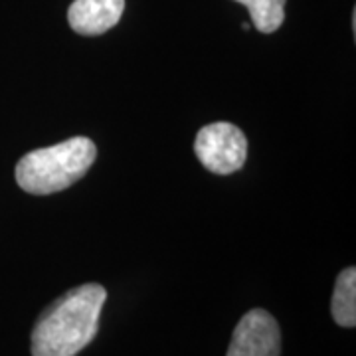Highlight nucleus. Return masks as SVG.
I'll list each match as a JSON object with an SVG mask.
<instances>
[{"label":"nucleus","mask_w":356,"mask_h":356,"mask_svg":"<svg viewBox=\"0 0 356 356\" xmlns=\"http://www.w3.org/2000/svg\"><path fill=\"white\" fill-rule=\"evenodd\" d=\"M281 331L266 309L248 311L236 325L228 356H280Z\"/></svg>","instance_id":"4"},{"label":"nucleus","mask_w":356,"mask_h":356,"mask_svg":"<svg viewBox=\"0 0 356 356\" xmlns=\"http://www.w3.org/2000/svg\"><path fill=\"white\" fill-rule=\"evenodd\" d=\"M97 147L88 137L72 139L24 154L14 168L18 186L28 194H56L86 177L95 163Z\"/></svg>","instance_id":"2"},{"label":"nucleus","mask_w":356,"mask_h":356,"mask_svg":"<svg viewBox=\"0 0 356 356\" xmlns=\"http://www.w3.org/2000/svg\"><path fill=\"white\" fill-rule=\"evenodd\" d=\"M194 153L206 170L226 177L238 172L245 165L248 139L240 127L220 121L198 131L194 140Z\"/></svg>","instance_id":"3"},{"label":"nucleus","mask_w":356,"mask_h":356,"mask_svg":"<svg viewBox=\"0 0 356 356\" xmlns=\"http://www.w3.org/2000/svg\"><path fill=\"white\" fill-rule=\"evenodd\" d=\"M331 315L337 325L353 329L356 325V269L346 267L334 283Z\"/></svg>","instance_id":"6"},{"label":"nucleus","mask_w":356,"mask_h":356,"mask_svg":"<svg viewBox=\"0 0 356 356\" xmlns=\"http://www.w3.org/2000/svg\"><path fill=\"white\" fill-rule=\"evenodd\" d=\"M107 299L103 285L86 283L56 299L30 337L32 356H76L97 334L99 315Z\"/></svg>","instance_id":"1"},{"label":"nucleus","mask_w":356,"mask_h":356,"mask_svg":"<svg viewBox=\"0 0 356 356\" xmlns=\"http://www.w3.org/2000/svg\"><path fill=\"white\" fill-rule=\"evenodd\" d=\"M125 0H74L67 22L79 36H102L121 20Z\"/></svg>","instance_id":"5"},{"label":"nucleus","mask_w":356,"mask_h":356,"mask_svg":"<svg viewBox=\"0 0 356 356\" xmlns=\"http://www.w3.org/2000/svg\"><path fill=\"white\" fill-rule=\"evenodd\" d=\"M236 2H240L250 10L252 24L261 34H273L285 20L287 0H236Z\"/></svg>","instance_id":"7"}]
</instances>
